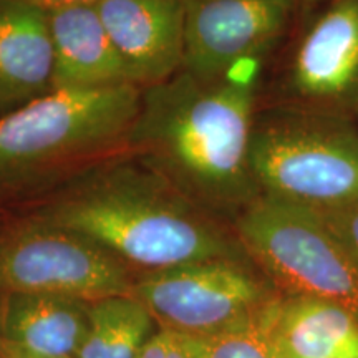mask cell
Wrapping results in <instances>:
<instances>
[{"instance_id":"6da1fadb","label":"cell","mask_w":358,"mask_h":358,"mask_svg":"<svg viewBox=\"0 0 358 358\" xmlns=\"http://www.w3.org/2000/svg\"><path fill=\"white\" fill-rule=\"evenodd\" d=\"M248 64L219 78L181 70L141 88L128 153L217 219H234L262 194L250 166L257 75Z\"/></svg>"},{"instance_id":"7a4b0ae2","label":"cell","mask_w":358,"mask_h":358,"mask_svg":"<svg viewBox=\"0 0 358 358\" xmlns=\"http://www.w3.org/2000/svg\"><path fill=\"white\" fill-rule=\"evenodd\" d=\"M30 217L88 237L145 272L216 259L250 262L234 231L128 151L69 179L35 203Z\"/></svg>"},{"instance_id":"3957f363","label":"cell","mask_w":358,"mask_h":358,"mask_svg":"<svg viewBox=\"0 0 358 358\" xmlns=\"http://www.w3.org/2000/svg\"><path fill=\"white\" fill-rule=\"evenodd\" d=\"M141 88L52 90L0 115V208L35 204L100 161L128 151Z\"/></svg>"},{"instance_id":"277c9868","label":"cell","mask_w":358,"mask_h":358,"mask_svg":"<svg viewBox=\"0 0 358 358\" xmlns=\"http://www.w3.org/2000/svg\"><path fill=\"white\" fill-rule=\"evenodd\" d=\"M250 166L262 194L322 213L358 201V123L289 106L256 116Z\"/></svg>"},{"instance_id":"5b68a950","label":"cell","mask_w":358,"mask_h":358,"mask_svg":"<svg viewBox=\"0 0 358 358\" xmlns=\"http://www.w3.org/2000/svg\"><path fill=\"white\" fill-rule=\"evenodd\" d=\"M232 231L280 295L320 299L358 320V262L319 213L261 194Z\"/></svg>"},{"instance_id":"8992f818","label":"cell","mask_w":358,"mask_h":358,"mask_svg":"<svg viewBox=\"0 0 358 358\" xmlns=\"http://www.w3.org/2000/svg\"><path fill=\"white\" fill-rule=\"evenodd\" d=\"M131 295L158 329L203 338L249 319L280 294L252 262L216 259L143 272Z\"/></svg>"},{"instance_id":"52a82bcc","label":"cell","mask_w":358,"mask_h":358,"mask_svg":"<svg viewBox=\"0 0 358 358\" xmlns=\"http://www.w3.org/2000/svg\"><path fill=\"white\" fill-rule=\"evenodd\" d=\"M131 267L77 232L27 217L0 237V294L87 303L131 294Z\"/></svg>"},{"instance_id":"ba28073f","label":"cell","mask_w":358,"mask_h":358,"mask_svg":"<svg viewBox=\"0 0 358 358\" xmlns=\"http://www.w3.org/2000/svg\"><path fill=\"white\" fill-rule=\"evenodd\" d=\"M282 93L289 108L358 123V0H332L303 30Z\"/></svg>"},{"instance_id":"9c48e42d","label":"cell","mask_w":358,"mask_h":358,"mask_svg":"<svg viewBox=\"0 0 358 358\" xmlns=\"http://www.w3.org/2000/svg\"><path fill=\"white\" fill-rule=\"evenodd\" d=\"M294 12L295 0H185L182 70L209 80L262 64Z\"/></svg>"},{"instance_id":"30bf717a","label":"cell","mask_w":358,"mask_h":358,"mask_svg":"<svg viewBox=\"0 0 358 358\" xmlns=\"http://www.w3.org/2000/svg\"><path fill=\"white\" fill-rule=\"evenodd\" d=\"M96 8L134 87L163 83L182 70L185 0H101Z\"/></svg>"},{"instance_id":"8fae6325","label":"cell","mask_w":358,"mask_h":358,"mask_svg":"<svg viewBox=\"0 0 358 358\" xmlns=\"http://www.w3.org/2000/svg\"><path fill=\"white\" fill-rule=\"evenodd\" d=\"M53 43L47 8L0 0V115L52 92Z\"/></svg>"},{"instance_id":"7c38bea8","label":"cell","mask_w":358,"mask_h":358,"mask_svg":"<svg viewBox=\"0 0 358 358\" xmlns=\"http://www.w3.org/2000/svg\"><path fill=\"white\" fill-rule=\"evenodd\" d=\"M53 43L52 90L133 85L95 3L48 10Z\"/></svg>"},{"instance_id":"4fadbf2b","label":"cell","mask_w":358,"mask_h":358,"mask_svg":"<svg viewBox=\"0 0 358 358\" xmlns=\"http://www.w3.org/2000/svg\"><path fill=\"white\" fill-rule=\"evenodd\" d=\"M88 303L47 294H2L0 340L42 358H77Z\"/></svg>"},{"instance_id":"5bb4252c","label":"cell","mask_w":358,"mask_h":358,"mask_svg":"<svg viewBox=\"0 0 358 358\" xmlns=\"http://www.w3.org/2000/svg\"><path fill=\"white\" fill-rule=\"evenodd\" d=\"M274 335L285 358H358V320L320 299L280 295Z\"/></svg>"},{"instance_id":"9a60e30c","label":"cell","mask_w":358,"mask_h":358,"mask_svg":"<svg viewBox=\"0 0 358 358\" xmlns=\"http://www.w3.org/2000/svg\"><path fill=\"white\" fill-rule=\"evenodd\" d=\"M155 327V317L131 294L88 303V330L77 358H140Z\"/></svg>"},{"instance_id":"2e32d148","label":"cell","mask_w":358,"mask_h":358,"mask_svg":"<svg viewBox=\"0 0 358 358\" xmlns=\"http://www.w3.org/2000/svg\"><path fill=\"white\" fill-rule=\"evenodd\" d=\"M279 297L224 332L203 338L191 337L199 358H285L274 335V315Z\"/></svg>"},{"instance_id":"e0dca14e","label":"cell","mask_w":358,"mask_h":358,"mask_svg":"<svg viewBox=\"0 0 358 358\" xmlns=\"http://www.w3.org/2000/svg\"><path fill=\"white\" fill-rule=\"evenodd\" d=\"M140 358H199L194 340L186 335L158 329Z\"/></svg>"},{"instance_id":"ac0fdd59","label":"cell","mask_w":358,"mask_h":358,"mask_svg":"<svg viewBox=\"0 0 358 358\" xmlns=\"http://www.w3.org/2000/svg\"><path fill=\"white\" fill-rule=\"evenodd\" d=\"M319 214L327 227L338 237L340 243L350 250L358 262V201Z\"/></svg>"},{"instance_id":"d6986e66","label":"cell","mask_w":358,"mask_h":358,"mask_svg":"<svg viewBox=\"0 0 358 358\" xmlns=\"http://www.w3.org/2000/svg\"><path fill=\"white\" fill-rule=\"evenodd\" d=\"M29 2L37 3V6L50 10V8H55V7L80 6V3H95L96 6V3L101 2V0H29Z\"/></svg>"},{"instance_id":"ffe728a7","label":"cell","mask_w":358,"mask_h":358,"mask_svg":"<svg viewBox=\"0 0 358 358\" xmlns=\"http://www.w3.org/2000/svg\"><path fill=\"white\" fill-rule=\"evenodd\" d=\"M0 358H42V357H35L30 355L20 348L10 345V343H6L0 340Z\"/></svg>"},{"instance_id":"44dd1931","label":"cell","mask_w":358,"mask_h":358,"mask_svg":"<svg viewBox=\"0 0 358 358\" xmlns=\"http://www.w3.org/2000/svg\"><path fill=\"white\" fill-rule=\"evenodd\" d=\"M306 2L308 3H322V2H327V0H306ZM332 2V0H330Z\"/></svg>"},{"instance_id":"7402d4cb","label":"cell","mask_w":358,"mask_h":358,"mask_svg":"<svg viewBox=\"0 0 358 358\" xmlns=\"http://www.w3.org/2000/svg\"><path fill=\"white\" fill-rule=\"evenodd\" d=\"M0 299H2V294H0Z\"/></svg>"}]
</instances>
